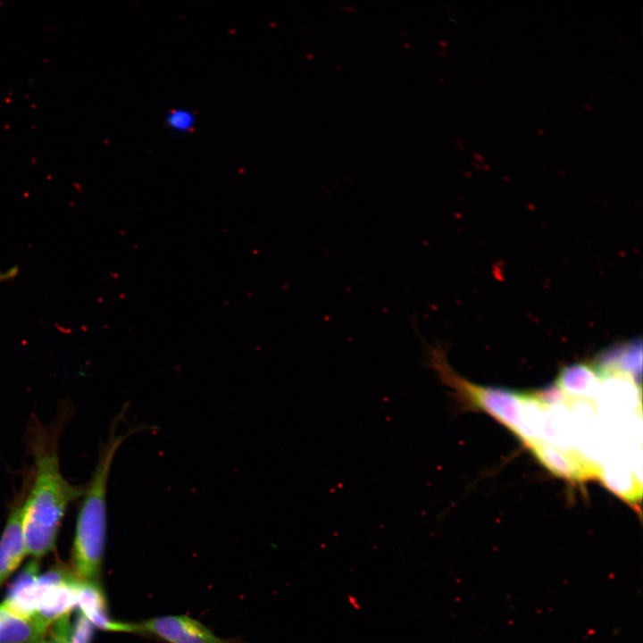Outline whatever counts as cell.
<instances>
[{"instance_id": "obj_1", "label": "cell", "mask_w": 643, "mask_h": 643, "mask_svg": "<svg viewBox=\"0 0 643 643\" xmlns=\"http://www.w3.org/2000/svg\"><path fill=\"white\" fill-rule=\"evenodd\" d=\"M34 452L35 472L22 503V529L27 555L38 559L54 548L65 512L74 500L82 497L84 488L63 477L54 448L41 444Z\"/></svg>"}, {"instance_id": "obj_2", "label": "cell", "mask_w": 643, "mask_h": 643, "mask_svg": "<svg viewBox=\"0 0 643 643\" xmlns=\"http://www.w3.org/2000/svg\"><path fill=\"white\" fill-rule=\"evenodd\" d=\"M135 431L117 433L116 428H112L92 477L84 488L71 550L72 572L79 581L100 583L107 531L109 475L119 447Z\"/></svg>"}, {"instance_id": "obj_3", "label": "cell", "mask_w": 643, "mask_h": 643, "mask_svg": "<svg viewBox=\"0 0 643 643\" xmlns=\"http://www.w3.org/2000/svg\"><path fill=\"white\" fill-rule=\"evenodd\" d=\"M139 633L167 643H236L217 637L202 622L188 615L157 616L138 623Z\"/></svg>"}, {"instance_id": "obj_4", "label": "cell", "mask_w": 643, "mask_h": 643, "mask_svg": "<svg viewBox=\"0 0 643 643\" xmlns=\"http://www.w3.org/2000/svg\"><path fill=\"white\" fill-rule=\"evenodd\" d=\"M526 446L539 463L559 477L581 481L599 476L600 467L577 450L561 448L542 439L533 440Z\"/></svg>"}, {"instance_id": "obj_5", "label": "cell", "mask_w": 643, "mask_h": 643, "mask_svg": "<svg viewBox=\"0 0 643 643\" xmlns=\"http://www.w3.org/2000/svg\"><path fill=\"white\" fill-rule=\"evenodd\" d=\"M77 605L89 622L98 629L108 631L139 633L138 623L116 622L109 617L106 598L100 583L81 581Z\"/></svg>"}, {"instance_id": "obj_6", "label": "cell", "mask_w": 643, "mask_h": 643, "mask_svg": "<svg viewBox=\"0 0 643 643\" xmlns=\"http://www.w3.org/2000/svg\"><path fill=\"white\" fill-rule=\"evenodd\" d=\"M27 555L22 529V503L9 514L0 539V587Z\"/></svg>"}, {"instance_id": "obj_7", "label": "cell", "mask_w": 643, "mask_h": 643, "mask_svg": "<svg viewBox=\"0 0 643 643\" xmlns=\"http://www.w3.org/2000/svg\"><path fill=\"white\" fill-rule=\"evenodd\" d=\"M49 629L0 604V643H47Z\"/></svg>"}, {"instance_id": "obj_8", "label": "cell", "mask_w": 643, "mask_h": 643, "mask_svg": "<svg viewBox=\"0 0 643 643\" xmlns=\"http://www.w3.org/2000/svg\"><path fill=\"white\" fill-rule=\"evenodd\" d=\"M555 386L575 398H592L599 388L600 378L592 363H577L561 371Z\"/></svg>"}, {"instance_id": "obj_9", "label": "cell", "mask_w": 643, "mask_h": 643, "mask_svg": "<svg viewBox=\"0 0 643 643\" xmlns=\"http://www.w3.org/2000/svg\"><path fill=\"white\" fill-rule=\"evenodd\" d=\"M598 478L613 492L630 502L640 499L641 485L626 464L613 463L600 470Z\"/></svg>"}, {"instance_id": "obj_10", "label": "cell", "mask_w": 643, "mask_h": 643, "mask_svg": "<svg viewBox=\"0 0 643 643\" xmlns=\"http://www.w3.org/2000/svg\"><path fill=\"white\" fill-rule=\"evenodd\" d=\"M95 626L79 611L71 626L69 643H91Z\"/></svg>"}, {"instance_id": "obj_11", "label": "cell", "mask_w": 643, "mask_h": 643, "mask_svg": "<svg viewBox=\"0 0 643 643\" xmlns=\"http://www.w3.org/2000/svg\"><path fill=\"white\" fill-rule=\"evenodd\" d=\"M70 614L62 616L50 626L47 643H69L71 626Z\"/></svg>"}, {"instance_id": "obj_12", "label": "cell", "mask_w": 643, "mask_h": 643, "mask_svg": "<svg viewBox=\"0 0 643 643\" xmlns=\"http://www.w3.org/2000/svg\"><path fill=\"white\" fill-rule=\"evenodd\" d=\"M170 121L172 126L179 129H186L190 125L192 121V117L189 114L178 112L171 114Z\"/></svg>"}, {"instance_id": "obj_13", "label": "cell", "mask_w": 643, "mask_h": 643, "mask_svg": "<svg viewBox=\"0 0 643 643\" xmlns=\"http://www.w3.org/2000/svg\"><path fill=\"white\" fill-rule=\"evenodd\" d=\"M17 271H18L15 267H12L5 271H0V285L4 282L14 278Z\"/></svg>"}, {"instance_id": "obj_14", "label": "cell", "mask_w": 643, "mask_h": 643, "mask_svg": "<svg viewBox=\"0 0 643 643\" xmlns=\"http://www.w3.org/2000/svg\"><path fill=\"white\" fill-rule=\"evenodd\" d=\"M472 155H473V157H474L475 159H477L479 162H481V163H482L483 160H484L483 156H482L480 154L477 153V152H473V153H472Z\"/></svg>"}, {"instance_id": "obj_15", "label": "cell", "mask_w": 643, "mask_h": 643, "mask_svg": "<svg viewBox=\"0 0 643 643\" xmlns=\"http://www.w3.org/2000/svg\"><path fill=\"white\" fill-rule=\"evenodd\" d=\"M537 131H538L539 134H541V135H544V134H545V131H544L543 129H539V128L537 129Z\"/></svg>"}, {"instance_id": "obj_16", "label": "cell", "mask_w": 643, "mask_h": 643, "mask_svg": "<svg viewBox=\"0 0 643 643\" xmlns=\"http://www.w3.org/2000/svg\"><path fill=\"white\" fill-rule=\"evenodd\" d=\"M584 106L589 110H592V107L589 104H584Z\"/></svg>"}, {"instance_id": "obj_17", "label": "cell", "mask_w": 643, "mask_h": 643, "mask_svg": "<svg viewBox=\"0 0 643 643\" xmlns=\"http://www.w3.org/2000/svg\"><path fill=\"white\" fill-rule=\"evenodd\" d=\"M472 164H474L475 167L480 169V164H479L478 163L473 162V161H472Z\"/></svg>"}, {"instance_id": "obj_18", "label": "cell", "mask_w": 643, "mask_h": 643, "mask_svg": "<svg viewBox=\"0 0 643 643\" xmlns=\"http://www.w3.org/2000/svg\"><path fill=\"white\" fill-rule=\"evenodd\" d=\"M483 166H484V168L487 169V170L489 169V163H483Z\"/></svg>"}]
</instances>
